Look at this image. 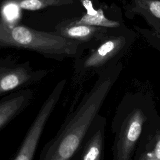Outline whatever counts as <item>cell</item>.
<instances>
[{"label":"cell","mask_w":160,"mask_h":160,"mask_svg":"<svg viewBox=\"0 0 160 160\" xmlns=\"http://www.w3.org/2000/svg\"><path fill=\"white\" fill-rule=\"evenodd\" d=\"M112 85L110 76H100L91 91L69 111L55 136L42 148L40 160L73 159Z\"/></svg>","instance_id":"6da1fadb"},{"label":"cell","mask_w":160,"mask_h":160,"mask_svg":"<svg viewBox=\"0 0 160 160\" xmlns=\"http://www.w3.org/2000/svg\"><path fill=\"white\" fill-rule=\"evenodd\" d=\"M149 10L156 17L160 18V1H153L149 3Z\"/></svg>","instance_id":"4fadbf2b"},{"label":"cell","mask_w":160,"mask_h":160,"mask_svg":"<svg viewBox=\"0 0 160 160\" xmlns=\"http://www.w3.org/2000/svg\"><path fill=\"white\" fill-rule=\"evenodd\" d=\"M34 98L32 89L26 88L11 92L0 99V131L22 113Z\"/></svg>","instance_id":"8992f818"},{"label":"cell","mask_w":160,"mask_h":160,"mask_svg":"<svg viewBox=\"0 0 160 160\" xmlns=\"http://www.w3.org/2000/svg\"><path fill=\"white\" fill-rule=\"evenodd\" d=\"M146 118L141 109H134L124 120L114 146V159H130Z\"/></svg>","instance_id":"5b68a950"},{"label":"cell","mask_w":160,"mask_h":160,"mask_svg":"<svg viewBox=\"0 0 160 160\" xmlns=\"http://www.w3.org/2000/svg\"><path fill=\"white\" fill-rule=\"evenodd\" d=\"M139 159L143 160H160V134L156 137V144L152 151L142 154Z\"/></svg>","instance_id":"7c38bea8"},{"label":"cell","mask_w":160,"mask_h":160,"mask_svg":"<svg viewBox=\"0 0 160 160\" xmlns=\"http://www.w3.org/2000/svg\"><path fill=\"white\" fill-rule=\"evenodd\" d=\"M82 4L84 5V6L86 8V9H87V13L89 14H96L97 11H96L95 9H93L92 3L91 1L89 0H83L82 1Z\"/></svg>","instance_id":"5bb4252c"},{"label":"cell","mask_w":160,"mask_h":160,"mask_svg":"<svg viewBox=\"0 0 160 160\" xmlns=\"http://www.w3.org/2000/svg\"><path fill=\"white\" fill-rule=\"evenodd\" d=\"M49 72V69L34 68L28 61L20 62L11 55L0 58V96L37 85Z\"/></svg>","instance_id":"3957f363"},{"label":"cell","mask_w":160,"mask_h":160,"mask_svg":"<svg viewBox=\"0 0 160 160\" xmlns=\"http://www.w3.org/2000/svg\"><path fill=\"white\" fill-rule=\"evenodd\" d=\"M97 31L98 28L96 26L71 22L60 28L56 33L64 38L85 44L93 38Z\"/></svg>","instance_id":"ba28073f"},{"label":"cell","mask_w":160,"mask_h":160,"mask_svg":"<svg viewBox=\"0 0 160 160\" xmlns=\"http://www.w3.org/2000/svg\"><path fill=\"white\" fill-rule=\"evenodd\" d=\"M84 44L56 32L13 25L0 19V49L13 48L36 52L46 58L62 61L81 55Z\"/></svg>","instance_id":"7a4b0ae2"},{"label":"cell","mask_w":160,"mask_h":160,"mask_svg":"<svg viewBox=\"0 0 160 160\" xmlns=\"http://www.w3.org/2000/svg\"><path fill=\"white\" fill-rule=\"evenodd\" d=\"M66 82V79H61L52 89L41 106L12 159L32 160L34 158L44 127L62 96Z\"/></svg>","instance_id":"277c9868"},{"label":"cell","mask_w":160,"mask_h":160,"mask_svg":"<svg viewBox=\"0 0 160 160\" xmlns=\"http://www.w3.org/2000/svg\"><path fill=\"white\" fill-rule=\"evenodd\" d=\"M72 0H19L16 2L21 9L36 11L48 6L72 3Z\"/></svg>","instance_id":"30bf717a"},{"label":"cell","mask_w":160,"mask_h":160,"mask_svg":"<svg viewBox=\"0 0 160 160\" xmlns=\"http://www.w3.org/2000/svg\"><path fill=\"white\" fill-rule=\"evenodd\" d=\"M74 24H86L93 26H102L107 28H116L119 26L117 21H114L107 19L101 9H99L96 14H89L86 13L79 20L72 22Z\"/></svg>","instance_id":"9c48e42d"},{"label":"cell","mask_w":160,"mask_h":160,"mask_svg":"<svg viewBox=\"0 0 160 160\" xmlns=\"http://www.w3.org/2000/svg\"><path fill=\"white\" fill-rule=\"evenodd\" d=\"M19 6L17 3H9L3 8L2 14L5 18L6 22L11 23L16 20L19 14Z\"/></svg>","instance_id":"8fae6325"},{"label":"cell","mask_w":160,"mask_h":160,"mask_svg":"<svg viewBox=\"0 0 160 160\" xmlns=\"http://www.w3.org/2000/svg\"><path fill=\"white\" fill-rule=\"evenodd\" d=\"M103 152V129L94 128L92 122L86 132L74 159L101 160Z\"/></svg>","instance_id":"52a82bcc"}]
</instances>
